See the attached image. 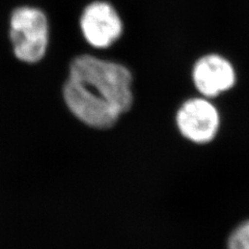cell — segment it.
I'll return each mask as SVG.
<instances>
[{
  "label": "cell",
  "mask_w": 249,
  "mask_h": 249,
  "mask_svg": "<svg viewBox=\"0 0 249 249\" xmlns=\"http://www.w3.org/2000/svg\"><path fill=\"white\" fill-rule=\"evenodd\" d=\"M62 97L80 122L108 129L133 105V75L121 62L81 54L70 64Z\"/></svg>",
  "instance_id": "1"
},
{
  "label": "cell",
  "mask_w": 249,
  "mask_h": 249,
  "mask_svg": "<svg viewBox=\"0 0 249 249\" xmlns=\"http://www.w3.org/2000/svg\"><path fill=\"white\" fill-rule=\"evenodd\" d=\"M9 24L15 57L27 65L44 59L50 44V23L46 13L36 6H18L11 13Z\"/></svg>",
  "instance_id": "2"
},
{
  "label": "cell",
  "mask_w": 249,
  "mask_h": 249,
  "mask_svg": "<svg viewBox=\"0 0 249 249\" xmlns=\"http://www.w3.org/2000/svg\"><path fill=\"white\" fill-rule=\"evenodd\" d=\"M190 79L196 95L216 101L236 89L239 72L231 57L220 52L209 51L194 60Z\"/></svg>",
  "instance_id": "3"
},
{
  "label": "cell",
  "mask_w": 249,
  "mask_h": 249,
  "mask_svg": "<svg viewBox=\"0 0 249 249\" xmlns=\"http://www.w3.org/2000/svg\"><path fill=\"white\" fill-rule=\"evenodd\" d=\"M175 121L185 139L196 144H208L219 134L222 116L215 100L196 95L178 106Z\"/></svg>",
  "instance_id": "4"
},
{
  "label": "cell",
  "mask_w": 249,
  "mask_h": 249,
  "mask_svg": "<svg viewBox=\"0 0 249 249\" xmlns=\"http://www.w3.org/2000/svg\"><path fill=\"white\" fill-rule=\"evenodd\" d=\"M81 34L90 47L108 49L124 34V22L118 10L104 0H96L84 7L79 19Z\"/></svg>",
  "instance_id": "5"
},
{
  "label": "cell",
  "mask_w": 249,
  "mask_h": 249,
  "mask_svg": "<svg viewBox=\"0 0 249 249\" xmlns=\"http://www.w3.org/2000/svg\"><path fill=\"white\" fill-rule=\"evenodd\" d=\"M228 249H249V220L243 221L231 231Z\"/></svg>",
  "instance_id": "6"
}]
</instances>
